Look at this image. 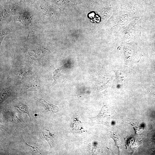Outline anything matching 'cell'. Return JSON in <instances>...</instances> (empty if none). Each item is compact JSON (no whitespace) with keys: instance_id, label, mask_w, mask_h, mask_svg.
Here are the masks:
<instances>
[{"instance_id":"13","label":"cell","mask_w":155,"mask_h":155,"mask_svg":"<svg viewBox=\"0 0 155 155\" xmlns=\"http://www.w3.org/2000/svg\"></svg>"},{"instance_id":"7","label":"cell","mask_w":155,"mask_h":155,"mask_svg":"<svg viewBox=\"0 0 155 155\" xmlns=\"http://www.w3.org/2000/svg\"><path fill=\"white\" fill-rule=\"evenodd\" d=\"M15 107L24 113L27 114L30 119L29 111L26 105L23 103H20L16 106Z\"/></svg>"},{"instance_id":"9","label":"cell","mask_w":155,"mask_h":155,"mask_svg":"<svg viewBox=\"0 0 155 155\" xmlns=\"http://www.w3.org/2000/svg\"><path fill=\"white\" fill-rule=\"evenodd\" d=\"M123 121L124 123H126L131 124L132 126H135L138 125L139 121L137 119H133L126 118Z\"/></svg>"},{"instance_id":"5","label":"cell","mask_w":155,"mask_h":155,"mask_svg":"<svg viewBox=\"0 0 155 155\" xmlns=\"http://www.w3.org/2000/svg\"><path fill=\"white\" fill-rule=\"evenodd\" d=\"M30 72L31 70L29 67H25L16 71L15 73L21 76L23 79L30 74Z\"/></svg>"},{"instance_id":"8","label":"cell","mask_w":155,"mask_h":155,"mask_svg":"<svg viewBox=\"0 0 155 155\" xmlns=\"http://www.w3.org/2000/svg\"><path fill=\"white\" fill-rule=\"evenodd\" d=\"M63 68V67L62 66L56 69H55L54 71H53V78L54 80L53 84L56 83L57 80L58 78L60 76V72L62 69Z\"/></svg>"},{"instance_id":"6","label":"cell","mask_w":155,"mask_h":155,"mask_svg":"<svg viewBox=\"0 0 155 155\" xmlns=\"http://www.w3.org/2000/svg\"><path fill=\"white\" fill-rule=\"evenodd\" d=\"M42 132L44 139L48 142L51 147V142L53 140L54 137V134L51 133L50 131L47 129H43Z\"/></svg>"},{"instance_id":"1","label":"cell","mask_w":155,"mask_h":155,"mask_svg":"<svg viewBox=\"0 0 155 155\" xmlns=\"http://www.w3.org/2000/svg\"><path fill=\"white\" fill-rule=\"evenodd\" d=\"M108 110L103 106L98 115L94 117H91L97 121L98 123L105 124V121L107 120L108 117L110 116L109 114Z\"/></svg>"},{"instance_id":"4","label":"cell","mask_w":155,"mask_h":155,"mask_svg":"<svg viewBox=\"0 0 155 155\" xmlns=\"http://www.w3.org/2000/svg\"><path fill=\"white\" fill-rule=\"evenodd\" d=\"M12 89L11 88L9 87L3 89L0 93V102L2 103L10 95Z\"/></svg>"},{"instance_id":"12","label":"cell","mask_w":155,"mask_h":155,"mask_svg":"<svg viewBox=\"0 0 155 155\" xmlns=\"http://www.w3.org/2000/svg\"><path fill=\"white\" fill-rule=\"evenodd\" d=\"M154 32H155V30L154 31Z\"/></svg>"},{"instance_id":"3","label":"cell","mask_w":155,"mask_h":155,"mask_svg":"<svg viewBox=\"0 0 155 155\" xmlns=\"http://www.w3.org/2000/svg\"><path fill=\"white\" fill-rule=\"evenodd\" d=\"M39 102L44 110L48 112L57 113L59 111V109L57 106L48 103L41 98L39 100Z\"/></svg>"},{"instance_id":"10","label":"cell","mask_w":155,"mask_h":155,"mask_svg":"<svg viewBox=\"0 0 155 155\" xmlns=\"http://www.w3.org/2000/svg\"><path fill=\"white\" fill-rule=\"evenodd\" d=\"M25 143L29 148L31 153L32 154L38 152L39 150V149L38 147L36 146H31L28 144L26 142H25Z\"/></svg>"},{"instance_id":"2","label":"cell","mask_w":155,"mask_h":155,"mask_svg":"<svg viewBox=\"0 0 155 155\" xmlns=\"http://www.w3.org/2000/svg\"><path fill=\"white\" fill-rule=\"evenodd\" d=\"M40 87V84L38 80L34 77H32L29 79L26 87V90L35 91Z\"/></svg>"},{"instance_id":"11","label":"cell","mask_w":155,"mask_h":155,"mask_svg":"<svg viewBox=\"0 0 155 155\" xmlns=\"http://www.w3.org/2000/svg\"><path fill=\"white\" fill-rule=\"evenodd\" d=\"M150 91L155 95V88L153 87H151Z\"/></svg>"}]
</instances>
